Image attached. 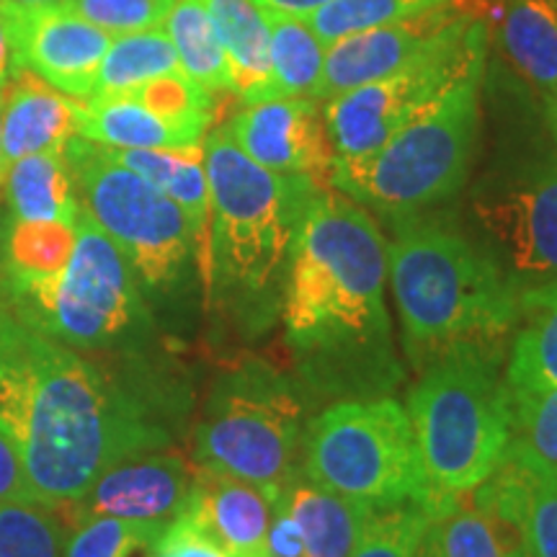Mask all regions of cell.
Masks as SVG:
<instances>
[{
  "label": "cell",
  "mask_w": 557,
  "mask_h": 557,
  "mask_svg": "<svg viewBox=\"0 0 557 557\" xmlns=\"http://www.w3.org/2000/svg\"><path fill=\"white\" fill-rule=\"evenodd\" d=\"M81 209L114 240L137 278L150 287H165L197 259L191 225L176 201L103 156L101 145L75 135L65 145Z\"/></svg>",
  "instance_id": "cell-10"
},
{
  "label": "cell",
  "mask_w": 557,
  "mask_h": 557,
  "mask_svg": "<svg viewBox=\"0 0 557 557\" xmlns=\"http://www.w3.org/2000/svg\"><path fill=\"white\" fill-rule=\"evenodd\" d=\"M431 513L421 504L380 508L361 532L351 557H416Z\"/></svg>",
  "instance_id": "cell-36"
},
{
  "label": "cell",
  "mask_w": 557,
  "mask_h": 557,
  "mask_svg": "<svg viewBox=\"0 0 557 557\" xmlns=\"http://www.w3.org/2000/svg\"><path fill=\"white\" fill-rule=\"evenodd\" d=\"M472 214L519 302L557 289V152L487 181L472 199Z\"/></svg>",
  "instance_id": "cell-12"
},
{
  "label": "cell",
  "mask_w": 557,
  "mask_h": 557,
  "mask_svg": "<svg viewBox=\"0 0 557 557\" xmlns=\"http://www.w3.org/2000/svg\"><path fill=\"white\" fill-rule=\"evenodd\" d=\"M527 325L513 341L506 369L511 389L557 387V289L521 297Z\"/></svg>",
  "instance_id": "cell-29"
},
{
  "label": "cell",
  "mask_w": 557,
  "mask_h": 557,
  "mask_svg": "<svg viewBox=\"0 0 557 557\" xmlns=\"http://www.w3.org/2000/svg\"><path fill=\"white\" fill-rule=\"evenodd\" d=\"M500 45L513 67L557 107V0H506L500 13Z\"/></svg>",
  "instance_id": "cell-22"
},
{
  "label": "cell",
  "mask_w": 557,
  "mask_h": 557,
  "mask_svg": "<svg viewBox=\"0 0 557 557\" xmlns=\"http://www.w3.org/2000/svg\"><path fill=\"white\" fill-rule=\"evenodd\" d=\"M178 58L173 50L169 34L160 29L122 34L111 39L107 54H103L99 73H96L94 94L111 96L127 94L160 75L178 73Z\"/></svg>",
  "instance_id": "cell-30"
},
{
  "label": "cell",
  "mask_w": 557,
  "mask_h": 557,
  "mask_svg": "<svg viewBox=\"0 0 557 557\" xmlns=\"http://www.w3.org/2000/svg\"><path fill=\"white\" fill-rule=\"evenodd\" d=\"M508 387V385H506ZM511 442L557 472V387L511 389Z\"/></svg>",
  "instance_id": "cell-35"
},
{
  "label": "cell",
  "mask_w": 557,
  "mask_h": 557,
  "mask_svg": "<svg viewBox=\"0 0 557 557\" xmlns=\"http://www.w3.org/2000/svg\"><path fill=\"white\" fill-rule=\"evenodd\" d=\"M429 537L438 557H524V540L508 521L480 511L468 493L431 513Z\"/></svg>",
  "instance_id": "cell-26"
},
{
  "label": "cell",
  "mask_w": 557,
  "mask_h": 557,
  "mask_svg": "<svg viewBox=\"0 0 557 557\" xmlns=\"http://www.w3.org/2000/svg\"><path fill=\"white\" fill-rule=\"evenodd\" d=\"M269 21L271 73L263 101L312 99L323 75L325 45L310 29L308 21L289 13L263 11Z\"/></svg>",
  "instance_id": "cell-27"
},
{
  "label": "cell",
  "mask_w": 557,
  "mask_h": 557,
  "mask_svg": "<svg viewBox=\"0 0 557 557\" xmlns=\"http://www.w3.org/2000/svg\"><path fill=\"white\" fill-rule=\"evenodd\" d=\"M225 129L263 169L310 176L320 186H331L333 148L315 99L250 103L225 124Z\"/></svg>",
  "instance_id": "cell-15"
},
{
  "label": "cell",
  "mask_w": 557,
  "mask_h": 557,
  "mask_svg": "<svg viewBox=\"0 0 557 557\" xmlns=\"http://www.w3.org/2000/svg\"><path fill=\"white\" fill-rule=\"evenodd\" d=\"M194 468L178 455H143L109 468L73 506L60 511L67 529L96 517L171 524L186 508Z\"/></svg>",
  "instance_id": "cell-16"
},
{
  "label": "cell",
  "mask_w": 557,
  "mask_h": 557,
  "mask_svg": "<svg viewBox=\"0 0 557 557\" xmlns=\"http://www.w3.org/2000/svg\"><path fill=\"white\" fill-rule=\"evenodd\" d=\"M158 521L96 517L70 529L65 557H135L152 549L163 529Z\"/></svg>",
  "instance_id": "cell-34"
},
{
  "label": "cell",
  "mask_w": 557,
  "mask_h": 557,
  "mask_svg": "<svg viewBox=\"0 0 557 557\" xmlns=\"http://www.w3.org/2000/svg\"><path fill=\"white\" fill-rule=\"evenodd\" d=\"M478 13L470 0H449L418 16L393 21L357 34H348L325 45L323 75L312 94L315 101H329L333 96L364 86L393 73L418 58L436 37Z\"/></svg>",
  "instance_id": "cell-14"
},
{
  "label": "cell",
  "mask_w": 557,
  "mask_h": 557,
  "mask_svg": "<svg viewBox=\"0 0 557 557\" xmlns=\"http://www.w3.org/2000/svg\"><path fill=\"white\" fill-rule=\"evenodd\" d=\"M176 0H62V9L111 37L160 29Z\"/></svg>",
  "instance_id": "cell-37"
},
{
  "label": "cell",
  "mask_w": 557,
  "mask_h": 557,
  "mask_svg": "<svg viewBox=\"0 0 557 557\" xmlns=\"http://www.w3.org/2000/svg\"><path fill=\"white\" fill-rule=\"evenodd\" d=\"M13 222H65L75 225L78 194L65 152L47 150L16 160L5 173Z\"/></svg>",
  "instance_id": "cell-25"
},
{
  "label": "cell",
  "mask_w": 557,
  "mask_h": 557,
  "mask_svg": "<svg viewBox=\"0 0 557 557\" xmlns=\"http://www.w3.org/2000/svg\"><path fill=\"white\" fill-rule=\"evenodd\" d=\"M0 418L37 504L65 511L103 472L169 434L124 389L0 302Z\"/></svg>",
  "instance_id": "cell-1"
},
{
  "label": "cell",
  "mask_w": 557,
  "mask_h": 557,
  "mask_svg": "<svg viewBox=\"0 0 557 557\" xmlns=\"http://www.w3.org/2000/svg\"><path fill=\"white\" fill-rule=\"evenodd\" d=\"M214 32L227 54L233 90L240 101H263L271 62H269V21L256 0H205Z\"/></svg>",
  "instance_id": "cell-24"
},
{
  "label": "cell",
  "mask_w": 557,
  "mask_h": 557,
  "mask_svg": "<svg viewBox=\"0 0 557 557\" xmlns=\"http://www.w3.org/2000/svg\"><path fill=\"white\" fill-rule=\"evenodd\" d=\"M70 529L58 511L0 500V557H65Z\"/></svg>",
  "instance_id": "cell-31"
},
{
  "label": "cell",
  "mask_w": 557,
  "mask_h": 557,
  "mask_svg": "<svg viewBox=\"0 0 557 557\" xmlns=\"http://www.w3.org/2000/svg\"><path fill=\"white\" fill-rule=\"evenodd\" d=\"M75 248V225L65 222H13L5 274L54 276Z\"/></svg>",
  "instance_id": "cell-33"
},
{
  "label": "cell",
  "mask_w": 557,
  "mask_h": 557,
  "mask_svg": "<svg viewBox=\"0 0 557 557\" xmlns=\"http://www.w3.org/2000/svg\"><path fill=\"white\" fill-rule=\"evenodd\" d=\"M498 364L500 354L459 348L423 369L410 389L406 410L429 485V513L491 478L506 455L511 408Z\"/></svg>",
  "instance_id": "cell-5"
},
{
  "label": "cell",
  "mask_w": 557,
  "mask_h": 557,
  "mask_svg": "<svg viewBox=\"0 0 557 557\" xmlns=\"http://www.w3.org/2000/svg\"><path fill=\"white\" fill-rule=\"evenodd\" d=\"M269 557H305V540L287 504V485L278 493L269 524Z\"/></svg>",
  "instance_id": "cell-40"
},
{
  "label": "cell",
  "mask_w": 557,
  "mask_h": 557,
  "mask_svg": "<svg viewBox=\"0 0 557 557\" xmlns=\"http://www.w3.org/2000/svg\"><path fill=\"white\" fill-rule=\"evenodd\" d=\"M103 156L135 171L150 181L158 191L176 201L189 220L194 240H197V261L201 274L207 269L209 250V184L205 171V145L173 150H120L103 148Z\"/></svg>",
  "instance_id": "cell-20"
},
{
  "label": "cell",
  "mask_w": 557,
  "mask_h": 557,
  "mask_svg": "<svg viewBox=\"0 0 557 557\" xmlns=\"http://www.w3.org/2000/svg\"><path fill=\"white\" fill-rule=\"evenodd\" d=\"M387 240L359 201L323 186L289 253L282 315L315 377L382 382L389 359Z\"/></svg>",
  "instance_id": "cell-2"
},
{
  "label": "cell",
  "mask_w": 557,
  "mask_h": 557,
  "mask_svg": "<svg viewBox=\"0 0 557 557\" xmlns=\"http://www.w3.org/2000/svg\"><path fill=\"white\" fill-rule=\"evenodd\" d=\"M201 145L209 184L207 287L256 310L271 292H284L297 230L323 186L263 169L225 127L209 132Z\"/></svg>",
  "instance_id": "cell-4"
},
{
  "label": "cell",
  "mask_w": 557,
  "mask_h": 557,
  "mask_svg": "<svg viewBox=\"0 0 557 557\" xmlns=\"http://www.w3.org/2000/svg\"><path fill=\"white\" fill-rule=\"evenodd\" d=\"M78 137L103 148L120 150H173L201 145L173 127L129 94L90 96L78 107Z\"/></svg>",
  "instance_id": "cell-23"
},
{
  "label": "cell",
  "mask_w": 557,
  "mask_h": 557,
  "mask_svg": "<svg viewBox=\"0 0 557 557\" xmlns=\"http://www.w3.org/2000/svg\"><path fill=\"white\" fill-rule=\"evenodd\" d=\"M163 32L169 34L186 78L199 83L209 94L233 90L227 54L222 50L205 0H176L169 18L163 21Z\"/></svg>",
  "instance_id": "cell-28"
},
{
  "label": "cell",
  "mask_w": 557,
  "mask_h": 557,
  "mask_svg": "<svg viewBox=\"0 0 557 557\" xmlns=\"http://www.w3.org/2000/svg\"><path fill=\"white\" fill-rule=\"evenodd\" d=\"M493 480L524 540V557H557V472L508 444Z\"/></svg>",
  "instance_id": "cell-19"
},
{
  "label": "cell",
  "mask_w": 557,
  "mask_h": 557,
  "mask_svg": "<svg viewBox=\"0 0 557 557\" xmlns=\"http://www.w3.org/2000/svg\"><path fill=\"white\" fill-rule=\"evenodd\" d=\"M287 504L302 532L305 557H351L369 519L380 511L297 478L287 485Z\"/></svg>",
  "instance_id": "cell-21"
},
{
  "label": "cell",
  "mask_w": 557,
  "mask_h": 557,
  "mask_svg": "<svg viewBox=\"0 0 557 557\" xmlns=\"http://www.w3.org/2000/svg\"><path fill=\"white\" fill-rule=\"evenodd\" d=\"M81 99L60 94L50 83L16 70L3 88V160L5 169L34 152L65 150L78 135Z\"/></svg>",
  "instance_id": "cell-18"
},
{
  "label": "cell",
  "mask_w": 557,
  "mask_h": 557,
  "mask_svg": "<svg viewBox=\"0 0 557 557\" xmlns=\"http://www.w3.org/2000/svg\"><path fill=\"white\" fill-rule=\"evenodd\" d=\"M9 37L13 73L26 70L73 99H90L96 73L111 45V34L88 24L62 5L24 9L0 3Z\"/></svg>",
  "instance_id": "cell-13"
},
{
  "label": "cell",
  "mask_w": 557,
  "mask_h": 557,
  "mask_svg": "<svg viewBox=\"0 0 557 557\" xmlns=\"http://www.w3.org/2000/svg\"><path fill=\"white\" fill-rule=\"evenodd\" d=\"M416 557H438L434 542H431V537H429V529H426V534H423V542H421V547H418Z\"/></svg>",
  "instance_id": "cell-45"
},
{
  "label": "cell",
  "mask_w": 557,
  "mask_h": 557,
  "mask_svg": "<svg viewBox=\"0 0 557 557\" xmlns=\"http://www.w3.org/2000/svg\"><path fill=\"white\" fill-rule=\"evenodd\" d=\"M13 75V60H11V47L9 37H5L3 18H0V88H5V83L11 81Z\"/></svg>",
  "instance_id": "cell-42"
},
{
  "label": "cell",
  "mask_w": 557,
  "mask_h": 557,
  "mask_svg": "<svg viewBox=\"0 0 557 557\" xmlns=\"http://www.w3.org/2000/svg\"><path fill=\"white\" fill-rule=\"evenodd\" d=\"M485 52L487 18L478 11L385 78L333 96L323 109L333 165L359 163L377 152L418 111L483 62Z\"/></svg>",
  "instance_id": "cell-11"
},
{
  "label": "cell",
  "mask_w": 557,
  "mask_h": 557,
  "mask_svg": "<svg viewBox=\"0 0 557 557\" xmlns=\"http://www.w3.org/2000/svg\"><path fill=\"white\" fill-rule=\"evenodd\" d=\"M0 302L54 341L78 348L114 346L145 320L137 274L86 209L75 218V248L54 276L3 278Z\"/></svg>",
  "instance_id": "cell-7"
},
{
  "label": "cell",
  "mask_w": 557,
  "mask_h": 557,
  "mask_svg": "<svg viewBox=\"0 0 557 557\" xmlns=\"http://www.w3.org/2000/svg\"><path fill=\"white\" fill-rule=\"evenodd\" d=\"M387 243V276L416 369L459 348L500 354L521 318L517 289L485 248L447 222L403 214Z\"/></svg>",
  "instance_id": "cell-3"
},
{
  "label": "cell",
  "mask_w": 557,
  "mask_h": 557,
  "mask_svg": "<svg viewBox=\"0 0 557 557\" xmlns=\"http://www.w3.org/2000/svg\"><path fill=\"white\" fill-rule=\"evenodd\" d=\"M305 429L295 382L263 361H246L214 382L197 429V465L284 487L302 459Z\"/></svg>",
  "instance_id": "cell-9"
},
{
  "label": "cell",
  "mask_w": 557,
  "mask_h": 557,
  "mask_svg": "<svg viewBox=\"0 0 557 557\" xmlns=\"http://www.w3.org/2000/svg\"><path fill=\"white\" fill-rule=\"evenodd\" d=\"M442 3H449V0H329L308 13L305 21L323 45H331L348 34L418 16Z\"/></svg>",
  "instance_id": "cell-32"
},
{
  "label": "cell",
  "mask_w": 557,
  "mask_h": 557,
  "mask_svg": "<svg viewBox=\"0 0 557 557\" xmlns=\"http://www.w3.org/2000/svg\"><path fill=\"white\" fill-rule=\"evenodd\" d=\"M150 553L152 557H233L184 517H176L163 529Z\"/></svg>",
  "instance_id": "cell-38"
},
{
  "label": "cell",
  "mask_w": 557,
  "mask_h": 557,
  "mask_svg": "<svg viewBox=\"0 0 557 557\" xmlns=\"http://www.w3.org/2000/svg\"><path fill=\"white\" fill-rule=\"evenodd\" d=\"M5 173H9V169H5L3 160V88H0V186H3Z\"/></svg>",
  "instance_id": "cell-44"
},
{
  "label": "cell",
  "mask_w": 557,
  "mask_h": 557,
  "mask_svg": "<svg viewBox=\"0 0 557 557\" xmlns=\"http://www.w3.org/2000/svg\"><path fill=\"white\" fill-rule=\"evenodd\" d=\"M545 116H547L549 132H553V137H555V145H557V107H555V109H547V111H545Z\"/></svg>",
  "instance_id": "cell-46"
},
{
  "label": "cell",
  "mask_w": 557,
  "mask_h": 557,
  "mask_svg": "<svg viewBox=\"0 0 557 557\" xmlns=\"http://www.w3.org/2000/svg\"><path fill=\"white\" fill-rule=\"evenodd\" d=\"M0 500H24V504H37L29 478H26L24 462L13 444V436L0 418Z\"/></svg>",
  "instance_id": "cell-39"
},
{
  "label": "cell",
  "mask_w": 557,
  "mask_h": 557,
  "mask_svg": "<svg viewBox=\"0 0 557 557\" xmlns=\"http://www.w3.org/2000/svg\"><path fill=\"white\" fill-rule=\"evenodd\" d=\"M282 487L253 485L197 465L186 508L201 534L233 557H269V524Z\"/></svg>",
  "instance_id": "cell-17"
},
{
  "label": "cell",
  "mask_w": 557,
  "mask_h": 557,
  "mask_svg": "<svg viewBox=\"0 0 557 557\" xmlns=\"http://www.w3.org/2000/svg\"><path fill=\"white\" fill-rule=\"evenodd\" d=\"M0 3L24 5V9H45V5H62V0H0Z\"/></svg>",
  "instance_id": "cell-43"
},
{
  "label": "cell",
  "mask_w": 557,
  "mask_h": 557,
  "mask_svg": "<svg viewBox=\"0 0 557 557\" xmlns=\"http://www.w3.org/2000/svg\"><path fill=\"white\" fill-rule=\"evenodd\" d=\"M263 11H278V13H289V16H299L305 18L308 13H312L320 5H325L329 0H256Z\"/></svg>",
  "instance_id": "cell-41"
},
{
  "label": "cell",
  "mask_w": 557,
  "mask_h": 557,
  "mask_svg": "<svg viewBox=\"0 0 557 557\" xmlns=\"http://www.w3.org/2000/svg\"><path fill=\"white\" fill-rule=\"evenodd\" d=\"M483 67L485 60L403 124L377 152L359 163L333 165V189L393 218L455 197L478 148Z\"/></svg>",
  "instance_id": "cell-6"
},
{
  "label": "cell",
  "mask_w": 557,
  "mask_h": 557,
  "mask_svg": "<svg viewBox=\"0 0 557 557\" xmlns=\"http://www.w3.org/2000/svg\"><path fill=\"white\" fill-rule=\"evenodd\" d=\"M305 475L374 508L429 506L408 410L393 398L344 400L305 429Z\"/></svg>",
  "instance_id": "cell-8"
}]
</instances>
